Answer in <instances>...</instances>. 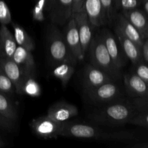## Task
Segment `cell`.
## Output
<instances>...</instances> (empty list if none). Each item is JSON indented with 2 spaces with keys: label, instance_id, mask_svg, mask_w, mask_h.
Wrapping results in <instances>:
<instances>
[{
  "label": "cell",
  "instance_id": "4",
  "mask_svg": "<svg viewBox=\"0 0 148 148\" xmlns=\"http://www.w3.org/2000/svg\"><path fill=\"white\" fill-rule=\"evenodd\" d=\"M47 38L49 56L53 66L62 62H71L76 64L77 61L69 50L63 33L56 25L50 26Z\"/></svg>",
  "mask_w": 148,
  "mask_h": 148
},
{
  "label": "cell",
  "instance_id": "19",
  "mask_svg": "<svg viewBox=\"0 0 148 148\" xmlns=\"http://www.w3.org/2000/svg\"><path fill=\"white\" fill-rule=\"evenodd\" d=\"M17 44L14 35L10 32L6 25L0 27V58L12 59Z\"/></svg>",
  "mask_w": 148,
  "mask_h": 148
},
{
  "label": "cell",
  "instance_id": "35",
  "mask_svg": "<svg viewBox=\"0 0 148 148\" xmlns=\"http://www.w3.org/2000/svg\"><path fill=\"white\" fill-rule=\"evenodd\" d=\"M143 59L148 62V38L145 40L143 47Z\"/></svg>",
  "mask_w": 148,
  "mask_h": 148
},
{
  "label": "cell",
  "instance_id": "15",
  "mask_svg": "<svg viewBox=\"0 0 148 148\" xmlns=\"http://www.w3.org/2000/svg\"><path fill=\"white\" fill-rule=\"evenodd\" d=\"M84 10L93 28L102 27L107 24L101 0H85Z\"/></svg>",
  "mask_w": 148,
  "mask_h": 148
},
{
  "label": "cell",
  "instance_id": "22",
  "mask_svg": "<svg viewBox=\"0 0 148 148\" xmlns=\"http://www.w3.org/2000/svg\"><path fill=\"white\" fill-rule=\"evenodd\" d=\"M11 24L13 28V35L17 46H23L33 51L35 49V43L33 38L20 25L14 22H12Z\"/></svg>",
  "mask_w": 148,
  "mask_h": 148
},
{
  "label": "cell",
  "instance_id": "31",
  "mask_svg": "<svg viewBox=\"0 0 148 148\" xmlns=\"http://www.w3.org/2000/svg\"><path fill=\"white\" fill-rule=\"evenodd\" d=\"M16 122L6 118L0 114V130L6 132H13L15 130Z\"/></svg>",
  "mask_w": 148,
  "mask_h": 148
},
{
  "label": "cell",
  "instance_id": "25",
  "mask_svg": "<svg viewBox=\"0 0 148 148\" xmlns=\"http://www.w3.org/2000/svg\"><path fill=\"white\" fill-rule=\"evenodd\" d=\"M51 0H36V3L32 10L33 20L38 22H43L45 20L46 13H49Z\"/></svg>",
  "mask_w": 148,
  "mask_h": 148
},
{
  "label": "cell",
  "instance_id": "21",
  "mask_svg": "<svg viewBox=\"0 0 148 148\" xmlns=\"http://www.w3.org/2000/svg\"><path fill=\"white\" fill-rule=\"evenodd\" d=\"M75 71V64L71 62H62L53 66L52 74L59 79L62 86L66 87Z\"/></svg>",
  "mask_w": 148,
  "mask_h": 148
},
{
  "label": "cell",
  "instance_id": "14",
  "mask_svg": "<svg viewBox=\"0 0 148 148\" xmlns=\"http://www.w3.org/2000/svg\"><path fill=\"white\" fill-rule=\"evenodd\" d=\"M114 23H115V28L119 30L126 37L132 40L143 49L145 40L143 38L137 29L129 21L128 19L122 13H117Z\"/></svg>",
  "mask_w": 148,
  "mask_h": 148
},
{
  "label": "cell",
  "instance_id": "5",
  "mask_svg": "<svg viewBox=\"0 0 148 148\" xmlns=\"http://www.w3.org/2000/svg\"><path fill=\"white\" fill-rule=\"evenodd\" d=\"M87 98L92 103L105 105L121 99V90L114 81L108 82L85 92Z\"/></svg>",
  "mask_w": 148,
  "mask_h": 148
},
{
  "label": "cell",
  "instance_id": "11",
  "mask_svg": "<svg viewBox=\"0 0 148 148\" xmlns=\"http://www.w3.org/2000/svg\"><path fill=\"white\" fill-rule=\"evenodd\" d=\"M112 81L115 80L99 68L95 67L91 64L85 66L83 73V88L85 92Z\"/></svg>",
  "mask_w": 148,
  "mask_h": 148
},
{
  "label": "cell",
  "instance_id": "16",
  "mask_svg": "<svg viewBox=\"0 0 148 148\" xmlns=\"http://www.w3.org/2000/svg\"><path fill=\"white\" fill-rule=\"evenodd\" d=\"M124 82L127 93L132 98L148 97V83L135 73L124 75Z\"/></svg>",
  "mask_w": 148,
  "mask_h": 148
},
{
  "label": "cell",
  "instance_id": "28",
  "mask_svg": "<svg viewBox=\"0 0 148 148\" xmlns=\"http://www.w3.org/2000/svg\"><path fill=\"white\" fill-rule=\"evenodd\" d=\"M12 22L11 12L8 5L4 0H0V23L1 25H7Z\"/></svg>",
  "mask_w": 148,
  "mask_h": 148
},
{
  "label": "cell",
  "instance_id": "34",
  "mask_svg": "<svg viewBox=\"0 0 148 148\" xmlns=\"http://www.w3.org/2000/svg\"><path fill=\"white\" fill-rule=\"evenodd\" d=\"M84 1L85 0H73L72 2V14L79 12L84 10Z\"/></svg>",
  "mask_w": 148,
  "mask_h": 148
},
{
  "label": "cell",
  "instance_id": "13",
  "mask_svg": "<svg viewBox=\"0 0 148 148\" xmlns=\"http://www.w3.org/2000/svg\"><path fill=\"white\" fill-rule=\"evenodd\" d=\"M78 108L73 104L61 101L49 108L46 116L58 122H65L78 114Z\"/></svg>",
  "mask_w": 148,
  "mask_h": 148
},
{
  "label": "cell",
  "instance_id": "24",
  "mask_svg": "<svg viewBox=\"0 0 148 148\" xmlns=\"http://www.w3.org/2000/svg\"><path fill=\"white\" fill-rule=\"evenodd\" d=\"M40 93L41 89L39 84L36 80L35 75H27L23 84L22 94L36 98L40 96Z\"/></svg>",
  "mask_w": 148,
  "mask_h": 148
},
{
  "label": "cell",
  "instance_id": "7",
  "mask_svg": "<svg viewBox=\"0 0 148 148\" xmlns=\"http://www.w3.org/2000/svg\"><path fill=\"white\" fill-rule=\"evenodd\" d=\"M99 33L114 64L121 70L127 63V58L115 33L114 34L108 29H103Z\"/></svg>",
  "mask_w": 148,
  "mask_h": 148
},
{
  "label": "cell",
  "instance_id": "33",
  "mask_svg": "<svg viewBox=\"0 0 148 148\" xmlns=\"http://www.w3.org/2000/svg\"><path fill=\"white\" fill-rule=\"evenodd\" d=\"M134 73L148 83V65L143 63V62L137 64L135 65Z\"/></svg>",
  "mask_w": 148,
  "mask_h": 148
},
{
  "label": "cell",
  "instance_id": "18",
  "mask_svg": "<svg viewBox=\"0 0 148 148\" xmlns=\"http://www.w3.org/2000/svg\"><path fill=\"white\" fill-rule=\"evenodd\" d=\"M12 59L24 69L27 75H35L36 63L31 51L23 46H17Z\"/></svg>",
  "mask_w": 148,
  "mask_h": 148
},
{
  "label": "cell",
  "instance_id": "6",
  "mask_svg": "<svg viewBox=\"0 0 148 148\" xmlns=\"http://www.w3.org/2000/svg\"><path fill=\"white\" fill-rule=\"evenodd\" d=\"M63 122H58L47 116L33 119L30 123L32 131L36 136L43 139H56L60 137Z\"/></svg>",
  "mask_w": 148,
  "mask_h": 148
},
{
  "label": "cell",
  "instance_id": "2",
  "mask_svg": "<svg viewBox=\"0 0 148 148\" xmlns=\"http://www.w3.org/2000/svg\"><path fill=\"white\" fill-rule=\"evenodd\" d=\"M60 137L89 139L103 141H127L135 138L132 132L127 131L108 132L97 125L65 121L62 124Z\"/></svg>",
  "mask_w": 148,
  "mask_h": 148
},
{
  "label": "cell",
  "instance_id": "29",
  "mask_svg": "<svg viewBox=\"0 0 148 148\" xmlns=\"http://www.w3.org/2000/svg\"><path fill=\"white\" fill-rule=\"evenodd\" d=\"M143 0H117V7L121 9L122 12L138 8L142 5Z\"/></svg>",
  "mask_w": 148,
  "mask_h": 148
},
{
  "label": "cell",
  "instance_id": "8",
  "mask_svg": "<svg viewBox=\"0 0 148 148\" xmlns=\"http://www.w3.org/2000/svg\"><path fill=\"white\" fill-rule=\"evenodd\" d=\"M73 0H51L49 15L51 21L56 26L63 27L72 16Z\"/></svg>",
  "mask_w": 148,
  "mask_h": 148
},
{
  "label": "cell",
  "instance_id": "3",
  "mask_svg": "<svg viewBox=\"0 0 148 148\" xmlns=\"http://www.w3.org/2000/svg\"><path fill=\"white\" fill-rule=\"evenodd\" d=\"M88 51L91 64L109 75L114 80L120 77L121 70L114 64L100 33L93 36Z\"/></svg>",
  "mask_w": 148,
  "mask_h": 148
},
{
  "label": "cell",
  "instance_id": "1",
  "mask_svg": "<svg viewBox=\"0 0 148 148\" xmlns=\"http://www.w3.org/2000/svg\"><path fill=\"white\" fill-rule=\"evenodd\" d=\"M138 111L132 103L121 99L105 104L90 114L91 122L108 127H119L129 121L137 115Z\"/></svg>",
  "mask_w": 148,
  "mask_h": 148
},
{
  "label": "cell",
  "instance_id": "20",
  "mask_svg": "<svg viewBox=\"0 0 148 148\" xmlns=\"http://www.w3.org/2000/svg\"><path fill=\"white\" fill-rule=\"evenodd\" d=\"M121 13L137 29L143 38L147 40L148 38V18L145 13L138 8Z\"/></svg>",
  "mask_w": 148,
  "mask_h": 148
},
{
  "label": "cell",
  "instance_id": "37",
  "mask_svg": "<svg viewBox=\"0 0 148 148\" xmlns=\"http://www.w3.org/2000/svg\"><path fill=\"white\" fill-rule=\"evenodd\" d=\"M4 146H5V143H4V140L0 137V147H4Z\"/></svg>",
  "mask_w": 148,
  "mask_h": 148
},
{
  "label": "cell",
  "instance_id": "9",
  "mask_svg": "<svg viewBox=\"0 0 148 148\" xmlns=\"http://www.w3.org/2000/svg\"><path fill=\"white\" fill-rule=\"evenodd\" d=\"M0 68L13 82L15 88V92L22 95L23 84L26 77L28 75H27L24 69L16 64L12 59L10 58H0Z\"/></svg>",
  "mask_w": 148,
  "mask_h": 148
},
{
  "label": "cell",
  "instance_id": "27",
  "mask_svg": "<svg viewBox=\"0 0 148 148\" xmlns=\"http://www.w3.org/2000/svg\"><path fill=\"white\" fill-rule=\"evenodd\" d=\"M0 92H4L8 95H12L14 92H15L14 84L1 68H0Z\"/></svg>",
  "mask_w": 148,
  "mask_h": 148
},
{
  "label": "cell",
  "instance_id": "23",
  "mask_svg": "<svg viewBox=\"0 0 148 148\" xmlns=\"http://www.w3.org/2000/svg\"><path fill=\"white\" fill-rule=\"evenodd\" d=\"M0 114L14 122L18 119L17 108L10 100V96L1 92H0Z\"/></svg>",
  "mask_w": 148,
  "mask_h": 148
},
{
  "label": "cell",
  "instance_id": "30",
  "mask_svg": "<svg viewBox=\"0 0 148 148\" xmlns=\"http://www.w3.org/2000/svg\"><path fill=\"white\" fill-rule=\"evenodd\" d=\"M128 124L148 128V112H138L133 117Z\"/></svg>",
  "mask_w": 148,
  "mask_h": 148
},
{
  "label": "cell",
  "instance_id": "26",
  "mask_svg": "<svg viewBox=\"0 0 148 148\" xmlns=\"http://www.w3.org/2000/svg\"><path fill=\"white\" fill-rule=\"evenodd\" d=\"M101 1L105 13L107 24H113L118 10L117 0H101Z\"/></svg>",
  "mask_w": 148,
  "mask_h": 148
},
{
  "label": "cell",
  "instance_id": "17",
  "mask_svg": "<svg viewBox=\"0 0 148 148\" xmlns=\"http://www.w3.org/2000/svg\"><path fill=\"white\" fill-rule=\"evenodd\" d=\"M115 35L127 59H130L134 65L142 62L143 59V49L139 47L132 40L126 37L116 28H115Z\"/></svg>",
  "mask_w": 148,
  "mask_h": 148
},
{
  "label": "cell",
  "instance_id": "32",
  "mask_svg": "<svg viewBox=\"0 0 148 148\" xmlns=\"http://www.w3.org/2000/svg\"><path fill=\"white\" fill-rule=\"evenodd\" d=\"M132 103L138 112H148V97L134 98Z\"/></svg>",
  "mask_w": 148,
  "mask_h": 148
},
{
  "label": "cell",
  "instance_id": "12",
  "mask_svg": "<svg viewBox=\"0 0 148 148\" xmlns=\"http://www.w3.org/2000/svg\"><path fill=\"white\" fill-rule=\"evenodd\" d=\"M72 16L76 21L78 32H79L81 48H82V53L85 56V53L88 52L89 46L93 38V36H92L93 27L91 25L85 10L72 14Z\"/></svg>",
  "mask_w": 148,
  "mask_h": 148
},
{
  "label": "cell",
  "instance_id": "10",
  "mask_svg": "<svg viewBox=\"0 0 148 148\" xmlns=\"http://www.w3.org/2000/svg\"><path fill=\"white\" fill-rule=\"evenodd\" d=\"M63 34L66 44L74 57L76 59L77 62L83 60L85 55L82 53L79 32H78L76 21L73 16L71 17V18L65 25L64 32Z\"/></svg>",
  "mask_w": 148,
  "mask_h": 148
},
{
  "label": "cell",
  "instance_id": "36",
  "mask_svg": "<svg viewBox=\"0 0 148 148\" xmlns=\"http://www.w3.org/2000/svg\"><path fill=\"white\" fill-rule=\"evenodd\" d=\"M142 5L143 6V8H144V10L146 12V14H148V0H143Z\"/></svg>",
  "mask_w": 148,
  "mask_h": 148
}]
</instances>
